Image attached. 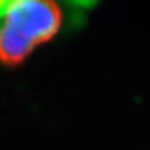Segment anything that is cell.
I'll return each instance as SVG.
<instances>
[{
  "mask_svg": "<svg viewBox=\"0 0 150 150\" xmlns=\"http://www.w3.org/2000/svg\"><path fill=\"white\" fill-rule=\"evenodd\" d=\"M63 23L58 3L45 0L8 1L0 20V62L21 64L36 46L51 40Z\"/></svg>",
  "mask_w": 150,
  "mask_h": 150,
  "instance_id": "obj_1",
  "label": "cell"
},
{
  "mask_svg": "<svg viewBox=\"0 0 150 150\" xmlns=\"http://www.w3.org/2000/svg\"><path fill=\"white\" fill-rule=\"evenodd\" d=\"M5 5H6L5 1H0V19H1V16H3V13H4V9H5Z\"/></svg>",
  "mask_w": 150,
  "mask_h": 150,
  "instance_id": "obj_2",
  "label": "cell"
}]
</instances>
